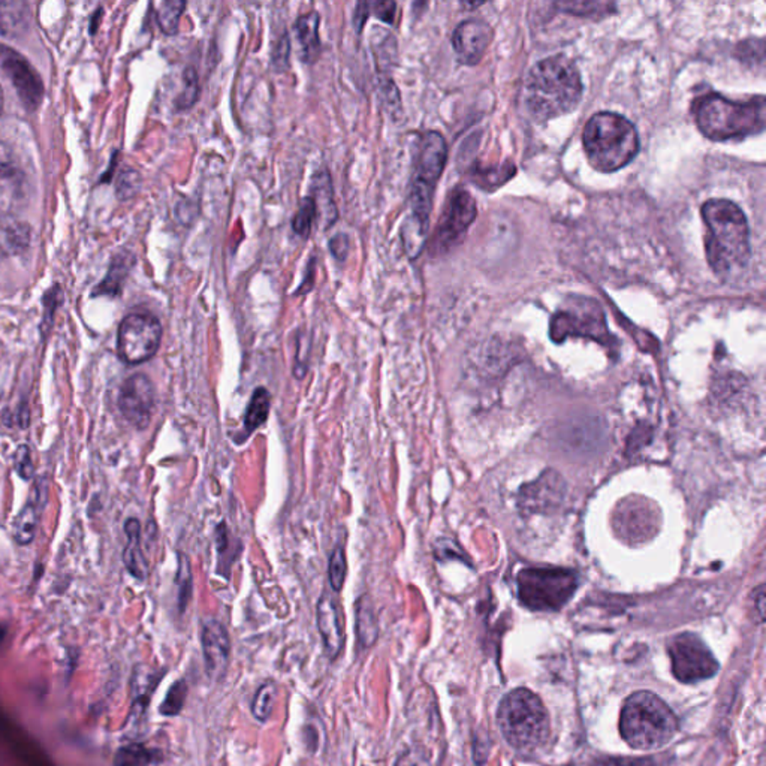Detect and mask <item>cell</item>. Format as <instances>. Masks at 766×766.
<instances>
[{
    "label": "cell",
    "instance_id": "ac0fdd59",
    "mask_svg": "<svg viewBox=\"0 0 766 766\" xmlns=\"http://www.w3.org/2000/svg\"><path fill=\"white\" fill-rule=\"evenodd\" d=\"M316 623L325 650L331 660H336L345 647V630L340 620L338 603L328 593L320 596L316 605Z\"/></svg>",
    "mask_w": 766,
    "mask_h": 766
},
{
    "label": "cell",
    "instance_id": "ffe728a7",
    "mask_svg": "<svg viewBox=\"0 0 766 766\" xmlns=\"http://www.w3.org/2000/svg\"><path fill=\"white\" fill-rule=\"evenodd\" d=\"M45 501L46 485L38 484L32 489L27 503L14 522V539L20 545H29L35 539Z\"/></svg>",
    "mask_w": 766,
    "mask_h": 766
},
{
    "label": "cell",
    "instance_id": "9c48e42d",
    "mask_svg": "<svg viewBox=\"0 0 766 766\" xmlns=\"http://www.w3.org/2000/svg\"><path fill=\"white\" fill-rule=\"evenodd\" d=\"M551 338L556 341L568 336H584L605 341L610 338L605 313L598 301L586 297H570L564 301L551 320Z\"/></svg>",
    "mask_w": 766,
    "mask_h": 766
},
{
    "label": "cell",
    "instance_id": "d4e9b609",
    "mask_svg": "<svg viewBox=\"0 0 766 766\" xmlns=\"http://www.w3.org/2000/svg\"><path fill=\"white\" fill-rule=\"evenodd\" d=\"M271 396L268 389L259 387L253 392L245 415V438L266 424L270 415Z\"/></svg>",
    "mask_w": 766,
    "mask_h": 766
},
{
    "label": "cell",
    "instance_id": "7bdbcfd3",
    "mask_svg": "<svg viewBox=\"0 0 766 766\" xmlns=\"http://www.w3.org/2000/svg\"><path fill=\"white\" fill-rule=\"evenodd\" d=\"M396 766H417L410 756H401Z\"/></svg>",
    "mask_w": 766,
    "mask_h": 766
},
{
    "label": "cell",
    "instance_id": "f546056e",
    "mask_svg": "<svg viewBox=\"0 0 766 766\" xmlns=\"http://www.w3.org/2000/svg\"><path fill=\"white\" fill-rule=\"evenodd\" d=\"M186 2L183 0H166L159 5L157 9V23L165 35H176L178 32L181 14L185 11Z\"/></svg>",
    "mask_w": 766,
    "mask_h": 766
},
{
    "label": "cell",
    "instance_id": "7402d4cb",
    "mask_svg": "<svg viewBox=\"0 0 766 766\" xmlns=\"http://www.w3.org/2000/svg\"><path fill=\"white\" fill-rule=\"evenodd\" d=\"M294 32L297 35V41H298L299 50H301V57L304 62L312 64L316 57L319 55L320 41H319V14L316 11L312 13L304 14L298 20L295 22Z\"/></svg>",
    "mask_w": 766,
    "mask_h": 766
},
{
    "label": "cell",
    "instance_id": "2e32d148",
    "mask_svg": "<svg viewBox=\"0 0 766 766\" xmlns=\"http://www.w3.org/2000/svg\"><path fill=\"white\" fill-rule=\"evenodd\" d=\"M201 645L207 674L219 680L227 672L231 656V638L224 624L217 620L207 621L201 631Z\"/></svg>",
    "mask_w": 766,
    "mask_h": 766
},
{
    "label": "cell",
    "instance_id": "d6a6232c",
    "mask_svg": "<svg viewBox=\"0 0 766 766\" xmlns=\"http://www.w3.org/2000/svg\"><path fill=\"white\" fill-rule=\"evenodd\" d=\"M317 216V208H316L315 201L312 197L303 199V203L299 206L294 220H292V227L294 231L301 237H307L308 232L312 229L313 222Z\"/></svg>",
    "mask_w": 766,
    "mask_h": 766
},
{
    "label": "cell",
    "instance_id": "7c38bea8",
    "mask_svg": "<svg viewBox=\"0 0 766 766\" xmlns=\"http://www.w3.org/2000/svg\"><path fill=\"white\" fill-rule=\"evenodd\" d=\"M476 213L478 210H476L475 199L468 190L461 187L452 190L438 222V229L434 232L433 245H431L433 252H448L449 248L454 247L463 238L469 227L473 224Z\"/></svg>",
    "mask_w": 766,
    "mask_h": 766
},
{
    "label": "cell",
    "instance_id": "5b68a950",
    "mask_svg": "<svg viewBox=\"0 0 766 766\" xmlns=\"http://www.w3.org/2000/svg\"><path fill=\"white\" fill-rule=\"evenodd\" d=\"M620 732L635 750H657L678 732V719L665 700L651 691H636L624 702Z\"/></svg>",
    "mask_w": 766,
    "mask_h": 766
},
{
    "label": "cell",
    "instance_id": "4316f807",
    "mask_svg": "<svg viewBox=\"0 0 766 766\" xmlns=\"http://www.w3.org/2000/svg\"><path fill=\"white\" fill-rule=\"evenodd\" d=\"M162 754L143 744L125 745L116 754V766H150L159 762Z\"/></svg>",
    "mask_w": 766,
    "mask_h": 766
},
{
    "label": "cell",
    "instance_id": "9a60e30c",
    "mask_svg": "<svg viewBox=\"0 0 766 766\" xmlns=\"http://www.w3.org/2000/svg\"><path fill=\"white\" fill-rule=\"evenodd\" d=\"M493 39V32L484 20H466L455 29L452 36L455 55L463 65L479 64Z\"/></svg>",
    "mask_w": 766,
    "mask_h": 766
},
{
    "label": "cell",
    "instance_id": "60d3db41",
    "mask_svg": "<svg viewBox=\"0 0 766 766\" xmlns=\"http://www.w3.org/2000/svg\"><path fill=\"white\" fill-rule=\"evenodd\" d=\"M349 237L346 234H336V236L329 240V250L333 253V257L338 261H345L348 255H349Z\"/></svg>",
    "mask_w": 766,
    "mask_h": 766
},
{
    "label": "cell",
    "instance_id": "8992f818",
    "mask_svg": "<svg viewBox=\"0 0 766 766\" xmlns=\"http://www.w3.org/2000/svg\"><path fill=\"white\" fill-rule=\"evenodd\" d=\"M582 139L590 165L602 173L624 168L640 152L635 126L617 113L594 114L586 125Z\"/></svg>",
    "mask_w": 766,
    "mask_h": 766
},
{
    "label": "cell",
    "instance_id": "836d02e7",
    "mask_svg": "<svg viewBox=\"0 0 766 766\" xmlns=\"http://www.w3.org/2000/svg\"><path fill=\"white\" fill-rule=\"evenodd\" d=\"M178 607L181 612L185 610L192 596V575H190L189 560L183 554L178 557Z\"/></svg>",
    "mask_w": 766,
    "mask_h": 766
},
{
    "label": "cell",
    "instance_id": "484cf974",
    "mask_svg": "<svg viewBox=\"0 0 766 766\" xmlns=\"http://www.w3.org/2000/svg\"><path fill=\"white\" fill-rule=\"evenodd\" d=\"M313 190H315V197H312V198L315 201L317 213L322 211L325 219H327V224H333L334 220L338 219V208L334 204L331 177L327 171L317 174V177L313 181Z\"/></svg>",
    "mask_w": 766,
    "mask_h": 766
},
{
    "label": "cell",
    "instance_id": "6da1fadb",
    "mask_svg": "<svg viewBox=\"0 0 766 766\" xmlns=\"http://www.w3.org/2000/svg\"><path fill=\"white\" fill-rule=\"evenodd\" d=\"M708 227V264L717 276H729L747 267L750 248L749 222L741 208L728 199H710L702 207Z\"/></svg>",
    "mask_w": 766,
    "mask_h": 766
},
{
    "label": "cell",
    "instance_id": "e0dca14e",
    "mask_svg": "<svg viewBox=\"0 0 766 766\" xmlns=\"http://www.w3.org/2000/svg\"><path fill=\"white\" fill-rule=\"evenodd\" d=\"M564 499V482L556 472H547L521 489L519 506L529 512H549Z\"/></svg>",
    "mask_w": 766,
    "mask_h": 766
},
{
    "label": "cell",
    "instance_id": "3957f363",
    "mask_svg": "<svg viewBox=\"0 0 766 766\" xmlns=\"http://www.w3.org/2000/svg\"><path fill=\"white\" fill-rule=\"evenodd\" d=\"M447 159L448 147L445 138L438 132H427L421 139L417 168L408 195L410 215L401 229L403 240L408 245L419 246L426 243L429 213L433 208L434 190L445 169Z\"/></svg>",
    "mask_w": 766,
    "mask_h": 766
},
{
    "label": "cell",
    "instance_id": "1f68e13d",
    "mask_svg": "<svg viewBox=\"0 0 766 766\" xmlns=\"http://www.w3.org/2000/svg\"><path fill=\"white\" fill-rule=\"evenodd\" d=\"M346 575H348V563H346L345 548H334L333 552L329 554L328 561V580L329 586L334 591H341L345 586Z\"/></svg>",
    "mask_w": 766,
    "mask_h": 766
},
{
    "label": "cell",
    "instance_id": "cb8c5ba5",
    "mask_svg": "<svg viewBox=\"0 0 766 766\" xmlns=\"http://www.w3.org/2000/svg\"><path fill=\"white\" fill-rule=\"evenodd\" d=\"M30 25V8L25 2H0V34L15 38Z\"/></svg>",
    "mask_w": 766,
    "mask_h": 766
},
{
    "label": "cell",
    "instance_id": "d590c367",
    "mask_svg": "<svg viewBox=\"0 0 766 766\" xmlns=\"http://www.w3.org/2000/svg\"><path fill=\"white\" fill-rule=\"evenodd\" d=\"M14 466H15V472L22 479L29 480L35 476V466L32 461V455H30L29 447L22 445L18 448L17 452L14 455Z\"/></svg>",
    "mask_w": 766,
    "mask_h": 766
},
{
    "label": "cell",
    "instance_id": "f35d334b",
    "mask_svg": "<svg viewBox=\"0 0 766 766\" xmlns=\"http://www.w3.org/2000/svg\"><path fill=\"white\" fill-rule=\"evenodd\" d=\"M139 176L136 171H126L122 174L120 181H118L117 190L118 197L122 198H131L132 195L138 190Z\"/></svg>",
    "mask_w": 766,
    "mask_h": 766
},
{
    "label": "cell",
    "instance_id": "44dd1931",
    "mask_svg": "<svg viewBox=\"0 0 766 766\" xmlns=\"http://www.w3.org/2000/svg\"><path fill=\"white\" fill-rule=\"evenodd\" d=\"M127 543L123 552V561L132 577L138 581H146L148 575V564L141 548V526L136 519H129L125 524Z\"/></svg>",
    "mask_w": 766,
    "mask_h": 766
},
{
    "label": "cell",
    "instance_id": "f1b7e54d",
    "mask_svg": "<svg viewBox=\"0 0 766 766\" xmlns=\"http://www.w3.org/2000/svg\"><path fill=\"white\" fill-rule=\"evenodd\" d=\"M132 267V259L127 257H118V262H114L111 266L110 273L106 276V280L97 287L95 294L96 295H114L120 294L122 291V283L126 278L129 268Z\"/></svg>",
    "mask_w": 766,
    "mask_h": 766
},
{
    "label": "cell",
    "instance_id": "52a82bcc",
    "mask_svg": "<svg viewBox=\"0 0 766 766\" xmlns=\"http://www.w3.org/2000/svg\"><path fill=\"white\" fill-rule=\"evenodd\" d=\"M497 724L506 742L519 751H533L547 742L549 716L533 691L517 689L501 699Z\"/></svg>",
    "mask_w": 766,
    "mask_h": 766
},
{
    "label": "cell",
    "instance_id": "30bf717a",
    "mask_svg": "<svg viewBox=\"0 0 766 766\" xmlns=\"http://www.w3.org/2000/svg\"><path fill=\"white\" fill-rule=\"evenodd\" d=\"M672 674L684 684L705 681L721 670L711 650L695 633H680L668 642Z\"/></svg>",
    "mask_w": 766,
    "mask_h": 766
},
{
    "label": "cell",
    "instance_id": "ab89813d",
    "mask_svg": "<svg viewBox=\"0 0 766 766\" xmlns=\"http://www.w3.org/2000/svg\"><path fill=\"white\" fill-rule=\"evenodd\" d=\"M289 51H291V44L287 35H283L282 38L278 39L273 50V64L278 69H285L287 66V59H289Z\"/></svg>",
    "mask_w": 766,
    "mask_h": 766
},
{
    "label": "cell",
    "instance_id": "e575fe53",
    "mask_svg": "<svg viewBox=\"0 0 766 766\" xmlns=\"http://www.w3.org/2000/svg\"><path fill=\"white\" fill-rule=\"evenodd\" d=\"M185 90L181 92L178 97L177 106L180 110H187L194 106L195 102L198 101L199 96V81L198 74L194 68H187L185 71Z\"/></svg>",
    "mask_w": 766,
    "mask_h": 766
},
{
    "label": "cell",
    "instance_id": "603a6c76",
    "mask_svg": "<svg viewBox=\"0 0 766 766\" xmlns=\"http://www.w3.org/2000/svg\"><path fill=\"white\" fill-rule=\"evenodd\" d=\"M355 630L361 649H371L379 636L375 608L367 596H361L355 603Z\"/></svg>",
    "mask_w": 766,
    "mask_h": 766
},
{
    "label": "cell",
    "instance_id": "83f0119b",
    "mask_svg": "<svg viewBox=\"0 0 766 766\" xmlns=\"http://www.w3.org/2000/svg\"><path fill=\"white\" fill-rule=\"evenodd\" d=\"M277 699V686L276 682L267 681L257 689V695L253 699L252 712L255 719L261 723L270 721L273 714L274 703Z\"/></svg>",
    "mask_w": 766,
    "mask_h": 766
},
{
    "label": "cell",
    "instance_id": "f6af8a7d",
    "mask_svg": "<svg viewBox=\"0 0 766 766\" xmlns=\"http://www.w3.org/2000/svg\"><path fill=\"white\" fill-rule=\"evenodd\" d=\"M4 638H5L4 629L0 628V644H2V640H4Z\"/></svg>",
    "mask_w": 766,
    "mask_h": 766
},
{
    "label": "cell",
    "instance_id": "d6986e66",
    "mask_svg": "<svg viewBox=\"0 0 766 766\" xmlns=\"http://www.w3.org/2000/svg\"><path fill=\"white\" fill-rule=\"evenodd\" d=\"M25 176L0 148V215H11L25 199Z\"/></svg>",
    "mask_w": 766,
    "mask_h": 766
},
{
    "label": "cell",
    "instance_id": "ba28073f",
    "mask_svg": "<svg viewBox=\"0 0 766 766\" xmlns=\"http://www.w3.org/2000/svg\"><path fill=\"white\" fill-rule=\"evenodd\" d=\"M577 572L561 568H527L519 573V602L531 610H559L578 590Z\"/></svg>",
    "mask_w": 766,
    "mask_h": 766
},
{
    "label": "cell",
    "instance_id": "ee69618b",
    "mask_svg": "<svg viewBox=\"0 0 766 766\" xmlns=\"http://www.w3.org/2000/svg\"><path fill=\"white\" fill-rule=\"evenodd\" d=\"M2 110H4V92H2V87H0V114H2Z\"/></svg>",
    "mask_w": 766,
    "mask_h": 766
},
{
    "label": "cell",
    "instance_id": "7a4b0ae2",
    "mask_svg": "<svg viewBox=\"0 0 766 766\" xmlns=\"http://www.w3.org/2000/svg\"><path fill=\"white\" fill-rule=\"evenodd\" d=\"M584 86L577 65L554 55L535 65L526 80V104L536 120H551L570 113L581 102Z\"/></svg>",
    "mask_w": 766,
    "mask_h": 766
},
{
    "label": "cell",
    "instance_id": "4fadbf2b",
    "mask_svg": "<svg viewBox=\"0 0 766 766\" xmlns=\"http://www.w3.org/2000/svg\"><path fill=\"white\" fill-rule=\"evenodd\" d=\"M156 403L152 380L143 373L127 378L118 392V408L131 426L144 429L150 424Z\"/></svg>",
    "mask_w": 766,
    "mask_h": 766
},
{
    "label": "cell",
    "instance_id": "74e56055",
    "mask_svg": "<svg viewBox=\"0 0 766 766\" xmlns=\"http://www.w3.org/2000/svg\"><path fill=\"white\" fill-rule=\"evenodd\" d=\"M370 4V14L382 20L387 25H391L396 17V2L392 0H380V2H368Z\"/></svg>",
    "mask_w": 766,
    "mask_h": 766
},
{
    "label": "cell",
    "instance_id": "8d00e7d4",
    "mask_svg": "<svg viewBox=\"0 0 766 766\" xmlns=\"http://www.w3.org/2000/svg\"><path fill=\"white\" fill-rule=\"evenodd\" d=\"M594 766H659L656 758H603Z\"/></svg>",
    "mask_w": 766,
    "mask_h": 766
},
{
    "label": "cell",
    "instance_id": "8fae6325",
    "mask_svg": "<svg viewBox=\"0 0 766 766\" xmlns=\"http://www.w3.org/2000/svg\"><path fill=\"white\" fill-rule=\"evenodd\" d=\"M160 340L162 325L156 316L150 313H131L118 327V357L129 366H138L156 355Z\"/></svg>",
    "mask_w": 766,
    "mask_h": 766
},
{
    "label": "cell",
    "instance_id": "b9f144b4",
    "mask_svg": "<svg viewBox=\"0 0 766 766\" xmlns=\"http://www.w3.org/2000/svg\"><path fill=\"white\" fill-rule=\"evenodd\" d=\"M368 17H370V4L368 2H359L354 13V25L357 32H361Z\"/></svg>",
    "mask_w": 766,
    "mask_h": 766
},
{
    "label": "cell",
    "instance_id": "4dcf8cb0",
    "mask_svg": "<svg viewBox=\"0 0 766 766\" xmlns=\"http://www.w3.org/2000/svg\"><path fill=\"white\" fill-rule=\"evenodd\" d=\"M186 699H187V682L178 680L169 687L164 700L160 703L159 711L165 717H176L183 711Z\"/></svg>",
    "mask_w": 766,
    "mask_h": 766
},
{
    "label": "cell",
    "instance_id": "5bb4252c",
    "mask_svg": "<svg viewBox=\"0 0 766 766\" xmlns=\"http://www.w3.org/2000/svg\"><path fill=\"white\" fill-rule=\"evenodd\" d=\"M0 68L13 81L23 104L29 110H35L43 99L44 86L32 65L8 46L0 45Z\"/></svg>",
    "mask_w": 766,
    "mask_h": 766
},
{
    "label": "cell",
    "instance_id": "277c9868",
    "mask_svg": "<svg viewBox=\"0 0 766 766\" xmlns=\"http://www.w3.org/2000/svg\"><path fill=\"white\" fill-rule=\"evenodd\" d=\"M695 118L703 136L712 141H729L754 136L765 127V97L729 101L721 95H708L695 102Z\"/></svg>",
    "mask_w": 766,
    "mask_h": 766
}]
</instances>
